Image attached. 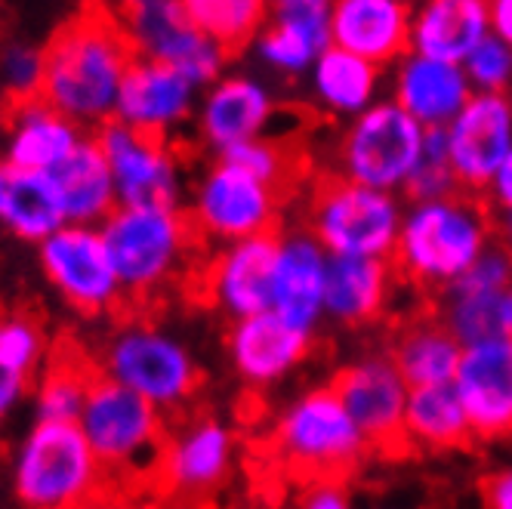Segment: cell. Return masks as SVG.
Instances as JSON below:
<instances>
[{
	"instance_id": "cell-1",
	"label": "cell",
	"mask_w": 512,
	"mask_h": 509,
	"mask_svg": "<svg viewBox=\"0 0 512 509\" xmlns=\"http://www.w3.org/2000/svg\"><path fill=\"white\" fill-rule=\"evenodd\" d=\"M127 34L108 10L65 22L44 50L41 99L81 130L115 121L118 96L133 65Z\"/></svg>"
},
{
	"instance_id": "cell-2",
	"label": "cell",
	"mask_w": 512,
	"mask_h": 509,
	"mask_svg": "<svg viewBox=\"0 0 512 509\" xmlns=\"http://www.w3.org/2000/svg\"><path fill=\"white\" fill-rule=\"evenodd\" d=\"M494 244V216L479 195L457 192L438 201H414L395 241L398 278L445 294Z\"/></svg>"
},
{
	"instance_id": "cell-3",
	"label": "cell",
	"mask_w": 512,
	"mask_h": 509,
	"mask_svg": "<svg viewBox=\"0 0 512 509\" xmlns=\"http://www.w3.org/2000/svg\"><path fill=\"white\" fill-rule=\"evenodd\" d=\"M278 460L312 479H349L374 451L361 435L334 386H312L287 402L272 429Z\"/></svg>"
},
{
	"instance_id": "cell-4",
	"label": "cell",
	"mask_w": 512,
	"mask_h": 509,
	"mask_svg": "<svg viewBox=\"0 0 512 509\" xmlns=\"http://www.w3.org/2000/svg\"><path fill=\"white\" fill-rule=\"evenodd\" d=\"M105 469L75 423H34L13 457V488L25 509H90Z\"/></svg>"
},
{
	"instance_id": "cell-5",
	"label": "cell",
	"mask_w": 512,
	"mask_h": 509,
	"mask_svg": "<svg viewBox=\"0 0 512 509\" xmlns=\"http://www.w3.org/2000/svg\"><path fill=\"white\" fill-rule=\"evenodd\" d=\"M99 235L124 297H149L189 260L195 226L179 207H118Z\"/></svg>"
},
{
	"instance_id": "cell-6",
	"label": "cell",
	"mask_w": 512,
	"mask_h": 509,
	"mask_svg": "<svg viewBox=\"0 0 512 509\" xmlns=\"http://www.w3.org/2000/svg\"><path fill=\"white\" fill-rule=\"evenodd\" d=\"M405 207L401 195L364 189L331 173L312 192L306 229L327 257L392 260Z\"/></svg>"
},
{
	"instance_id": "cell-7",
	"label": "cell",
	"mask_w": 512,
	"mask_h": 509,
	"mask_svg": "<svg viewBox=\"0 0 512 509\" xmlns=\"http://www.w3.org/2000/svg\"><path fill=\"white\" fill-rule=\"evenodd\" d=\"M102 377L158 411L182 408L201 386V371L186 343L149 321H130L112 334L102 352Z\"/></svg>"
},
{
	"instance_id": "cell-8",
	"label": "cell",
	"mask_w": 512,
	"mask_h": 509,
	"mask_svg": "<svg viewBox=\"0 0 512 509\" xmlns=\"http://www.w3.org/2000/svg\"><path fill=\"white\" fill-rule=\"evenodd\" d=\"M423 139L426 130L386 96L346 124L337 142V176L405 198L423 155Z\"/></svg>"
},
{
	"instance_id": "cell-9",
	"label": "cell",
	"mask_w": 512,
	"mask_h": 509,
	"mask_svg": "<svg viewBox=\"0 0 512 509\" xmlns=\"http://www.w3.org/2000/svg\"><path fill=\"white\" fill-rule=\"evenodd\" d=\"M78 429L102 469L158 472L164 451V420L161 411L136 392L99 374L87 395Z\"/></svg>"
},
{
	"instance_id": "cell-10",
	"label": "cell",
	"mask_w": 512,
	"mask_h": 509,
	"mask_svg": "<svg viewBox=\"0 0 512 509\" xmlns=\"http://www.w3.org/2000/svg\"><path fill=\"white\" fill-rule=\"evenodd\" d=\"M136 59L170 65L198 90L223 78L229 53L189 19L182 0H136L118 16Z\"/></svg>"
},
{
	"instance_id": "cell-11",
	"label": "cell",
	"mask_w": 512,
	"mask_h": 509,
	"mask_svg": "<svg viewBox=\"0 0 512 509\" xmlns=\"http://www.w3.org/2000/svg\"><path fill=\"white\" fill-rule=\"evenodd\" d=\"M281 210V189L250 176L232 161L216 158L192 192L189 220L195 232L219 244L272 235Z\"/></svg>"
},
{
	"instance_id": "cell-12",
	"label": "cell",
	"mask_w": 512,
	"mask_h": 509,
	"mask_svg": "<svg viewBox=\"0 0 512 509\" xmlns=\"http://www.w3.org/2000/svg\"><path fill=\"white\" fill-rule=\"evenodd\" d=\"M38 257L56 294L84 315H102L124 300L99 229L62 226L38 244Z\"/></svg>"
},
{
	"instance_id": "cell-13",
	"label": "cell",
	"mask_w": 512,
	"mask_h": 509,
	"mask_svg": "<svg viewBox=\"0 0 512 509\" xmlns=\"http://www.w3.org/2000/svg\"><path fill=\"white\" fill-rule=\"evenodd\" d=\"M334 392L374 451H398L411 386L398 374L389 352H368L334 377Z\"/></svg>"
},
{
	"instance_id": "cell-14",
	"label": "cell",
	"mask_w": 512,
	"mask_h": 509,
	"mask_svg": "<svg viewBox=\"0 0 512 509\" xmlns=\"http://www.w3.org/2000/svg\"><path fill=\"white\" fill-rule=\"evenodd\" d=\"M96 142L112 170L118 207H179L182 170L164 139L112 121L96 130Z\"/></svg>"
},
{
	"instance_id": "cell-15",
	"label": "cell",
	"mask_w": 512,
	"mask_h": 509,
	"mask_svg": "<svg viewBox=\"0 0 512 509\" xmlns=\"http://www.w3.org/2000/svg\"><path fill=\"white\" fill-rule=\"evenodd\" d=\"M445 139L460 192L482 198L491 176L512 152V96L472 93L445 127Z\"/></svg>"
},
{
	"instance_id": "cell-16",
	"label": "cell",
	"mask_w": 512,
	"mask_h": 509,
	"mask_svg": "<svg viewBox=\"0 0 512 509\" xmlns=\"http://www.w3.org/2000/svg\"><path fill=\"white\" fill-rule=\"evenodd\" d=\"M454 392L479 442L512 435V337H491L463 349Z\"/></svg>"
},
{
	"instance_id": "cell-17",
	"label": "cell",
	"mask_w": 512,
	"mask_h": 509,
	"mask_svg": "<svg viewBox=\"0 0 512 509\" xmlns=\"http://www.w3.org/2000/svg\"><path fill=\"white\" fill-rule=\"evenodd\" d=\"M278 232L223 244L207 266L210 303L235 321L272 312Z\"/></svg>"
},
{
	"instance_id": "cell-18",
	"label": "cell",
	"mask_w": 512,
	"mask_h": 509,
	"mask_svg": "<svg viewBox=\"0 0 512 509\" xmlns=\"http://www.w3.org/2000/svg\"><path fill=\"white\" fill-rule=\"evenodd\" d=\"M198 133L216 158L244 142L263 139L275 118V96L253 75H223L198 99Z\"/></svg>"
},
{
	"instance_id": "cell-19",
	"label": "cell",
	"mask_w": 512,
	"mask_h": 509,
	"mask_svg": "<svg viewBox=\"0 0 512 509\" xmlns=\"http://www.w3.org/2000/svg\"><path fill=\"white\" fill-rule=\"evenodd\" d=\"M235 463V432L216 417H195L164 442L158 479L179 497H204L226 482Z\"/></svg>"
},
{
	"instance_id": "cell-20",
	"label": "cell",
	"mask_w": 512,
	"mask_h": 509,
	"mask_svg": "<svg viewBox=\"0 0 512 509\" xmlns=\"http://www.w3.org/2000/svg\"><path fill=\"white\" fill-rule=\"evenodd\" d=\"M195 112L198 87L186 75H179L170 65L133 59L115 108L118 124L164 139L170 130L186 124Z\"/></svg>"
},
{
	"instance_id": "cell-21",
	"label": "cell",
	"mask_w": 512,
	"mask_h": 509,
	"mask_svg": "<svg viewBox=\"0 0 512 509\" xmlns=\"http://www.w3.org/2000/svg\"><path fill=\"white\" fill-rule=\"evenodd\" d=\"M386 84L389 99L423 130H445L472 96L463 65L417 53H405L392 68H386Z\"/></svg>"
},
{
	"instance_id": "cell-22",
	"label": "cell",
	"mask_w": 512,
	"mask_h": 509,
	"mask_svg": "<svg viewBox=\"0 0 512 509\" xmlns=\"http://www.w3.org/2000/svg\"><path fill=\"white\" fill-rule=\"evenodd\" d=\"M327 250L309 229H290L278 235V263L272 287V312L290 327L315 337L324 321V281Z\"/></svg>"
},
{
	"instance_id": "cell-23",
	"label": "cell",
	"mask_w": 512,
	"mask_h": 509,
	"mask_svg": "<svg viewBox=\"0 0 512 509\" xmlns=\"http://www.w3.org/2000/svg\"><path fill=\"white\" fill-rule=\"evenodd\" d=\"M312 340L315 337L290 327L275 312H263L235 321L226 346L238 377L250 386L266 389L281 383L303 365L312 349Z\"/></svg>"
},
{
	"instance_id": "cell-24",
	"label": "cell",
	"mask_w": 512,
	"mask_h": 509,
	"mask_svg": "<svg viewBox=\"0 0 512 509\" xmlns=\"http://www.w3.org/2000/svg\"><path fill=\"white\" fill-rule=\"evenodd\" d=\"M331 34L334 47L386 71L408 53L411 4L405 0H334Z\"/></svg>"
},
{
	"instance_id": "cell-25",
	"label": "cell",
	"mask_w": 512,
	"mask_h": 509,
	"mask_svg": "<svg viewBox=\"0 0 512 509\" xmlns=\"http://www.w3.org/2000/svg\"><path fill=\"white\" fill-rule=\"evenodd\" d=\"M491 34L485 0H423L411 7L408 53L463 65Z\"/></svg>"
},
{
	"instance_id": "cell-26",
	"label": "cell",
	"mask_w": 512,
	"mask_h": 509,
	"mask_svg": "<svg viewBox=\"0 0 512 509\" xmlns=\"http://www.w3.org/2000/svg\"><path fill=\"white\" fill-rule=\"evenodd\" d=\"M50 183L65 226L99 229L118 210L115 179L96 136H84L78 149L50 173Z\"/></svg>"
},
{
	"instance_id": "cell-27",
	"label": "cell",
	"mask_w": 512,
	"mask_h": 509,
	"mask_svg": "<svg viewBox=\"0 0 512 509\" xmlns=\"http://www.w3.org/2000/svg\"><path fill=\"white\" fill-rule=\"evenodd\" d=\"M392 260L331 257L324 281V318L346 327H364L389 309L395 290Z\"/></svg>"
},
{
	"instance_id": "cell-28",
	"label": "cell",
	"mask_w": 512,
	"mask_h": 509,
	"mask_svg": "<svg viewBox=\"0 0 512 509\" xmlns=\"http://www.w3.org/2000/svg\"><path fill=\"white\" fill-rule=\"evenodd\" d=\"M84 130L62 118L41 96L13 102L7 133V164L31 173H53L84 142Z\"/></svg>"
},
{
	"instance_id": "cell-29",
	"label": "cell",
	"mask_w": 512,
	"mask_h": 509,
	"mask_svg": "<svg viewBox=\"0 0 512 509\" xmlns=\"http://www.w3.org/2000/svg\"><path fill=\"white\" fill-rule=\"evenodd\" d=\"M306 78L309 93L321 112H327L331 118H343L349 124L352 118L368 112L374 102L383 99L380 90L386 81V71L331 44L315 59Z\"/></svg>"
},
{
	"instance_id": "cell-30",
	"label": "cell",
	"mask_w": 512,
	"mask_h": 509,
	"mask_svg": "<svg viewBox=\"0 0 512 509\" xmlns=\"http://www.w3.org/2000/svg\"><path fill=\"white\" fill-rule=\"evenodd\" d=\"M389 355L411 389L454 386L463 346L442 321L426 315L401 327Z\"/></svg>"
},
{
	"instance_id": "cell-31",
	"label": "cell",
	"mask_w": 512,
	"mask_h": 509,
	"mask_svg": "<svg viewBox=\"0 0 512 509\" xmlns=\"http://www.w3.org/2000/svg\"><path fill=\"white\" fill-rule=\"evenodd\" d=\"M0 226L31 244L47 241L65 226L47 173L0 164Z\"/></svg>"
},
{
	"instance_id": "cell-32",
	"label": "cell",
	"mask_w": 512,
	"mask_h": 509,
	"mask_svg": "<svg viewBox=\"0 0 512 509\" xmlns=\"http://www.w3.org/2000/svg\"><path fill=\"white\" fill-rule=\"evenodd\" d=\"M401 442H405V448H417L426 454L460 451L469 442H475L469 417L454 386L411 389L405 426H401Z\"/></svg>"
},
{
	"instance_id": "cell-33",
	"label": "cell",
	"mask_w": 512,
	"mask_h": 509,
	"mask_svg": "<svg viewBox=\"0 0 512 509\" xmlns=\"http://www.w3.org/2000/svg\"><path fill=\"white\" fill-rule=\"evenodd\" d=\"M189 19L229 56L256 41L269 7L263 0H182Z\"/></svg>"
},
{
	"instance_id": "cell-34",
	"label": "cell",
	"mask_w": 512,
	"mask_h": 509,
	"mask_svg": "<svg viewBox=\"0 0 512 509\" xmlns=\"http://www.w3.org/2000/svg\"><path fill=\"white\" fill-rule=\"evenodd\" d=\"M96 377L99 374L87 371L84 361L56 358L44 371L38 389H34V414H38V423H75L78 426Z\"/></svg>"
},
{
	"instance_id": "cell-35",
	"label": "cell",
	"mask_w": 512,
	"mask_h": 509,
	"mask_svg": "<svg viewBox=\"0 0 512 509\" xmlns=\"http://www.w3.org/2000/svg\"><path fill=\"white\" fill-rule=\"evenodd\" d=\"M253 53L272 71V75L306 78L315 65V59L324 50L315 41H309L306 34H300L297 28H290L287 22L266 16L263 31L256 34V41H253Z\"/></svg>"
},
{
	"instance_id": "cell-36",
	"label": "cell",
	"mask_w": 512,
	"mask_h": 509,
	"mask_svg": "<svg viewBox=\"0 0 512 509\" xmlns=\"http://www.w3.org/2000/svg\"><path fill=\"white\" fill-rule=\"evenodd\" d=\"M460 186H457V176L451 170V161H448V139H445V130H426V139H423V155H420V164L411 176V183L405 189L408 195V204L414 201H438V198H451L457 195Z\"/></svg>"
},
{
	"instance_id": "cell-37",
	"label": "cell",
	"mask_w": 512,
	"mask_h": 509,
	"mask_svg": "<svg viewBox=\"0 0 512 509\" xmlns=\"http://www.w3.org/2000/svg\"><path fill=\"white\" fill-rule=\"evenodd\" d=\"M44 331L25 312H0V365L31 377L44 358Z\"/></svg>"
},
{
	"instance_id": "cell-38",
	"label": "cell",
	"mask_w": 512,
	"mask_h": 509,
	"mask_svg": "<svg viewBox=\"0 0 512 509\" xmlns=\"http://www.w3.org/2000/svg\"><path fill=\"white\" fill-rule=\"evenodd\" d=\"M466 81L472 93H494V96H512V50L497 41L494 34L475 47L466 62Z\"/></svg>"
},
{
	"instance_id": "cell-39",
	"label": "cell",
	"mask_w": 512,
	"mask_h": 509,
	"mask_svg": "<svg viewBox=\"0 0 512 509\" xmlns=\"http://www.w3.org/2000/svg\"><path fill=\"white\" fill-rule=\"evenodd\" d=\"M223 161L238 164L241 170H247L250 176L263 179V183H269L275 189H284L290 183V173H294V158H290L287 145H281L278 139H269V136L238 145V149L223 155Z\"/></svg>"
},
{
	"instance_id": "cell-40",
	"label": "cell",
	"mask_w": 512,
	"mask_h": 509,
	"mask_svg": "<svg viewBox=\"0 0 512 509\" xmlns=\"http://www.w3.org/2000/svg\"><path fill=\"white\" fill-rule=\"evenodd\" d=\"M0 84L13 102L38 99L44 87V50L28 44H7L0 53Z\"/></svg>"
},
{
	"instance_id": "cell-41",
	"label": "cell",
	"mask_w": 512,
	"mask_h": 509,
	"mask_svg": "<svg viewBox=\"0 0 512 509\" xmlns=\"http://www.w3.org/2000/svg\"><path fill=\"white\" fill-rule=\"evenodd\" d=\"M509 284H512V257L500 244H491L472 263V269L457 281V287L475 290V294H503Z\"/></svg>"
},
{
	"instance_id": "cell-42",
	"label": "cell",
	"mask_w": 512,
	"mask_h": 509,
	"mask_svg": "<svg viewBox=\"0 0 512 509\" xmlns=\"http://www.w3.org/2000/svg\"><path fill=\"white\" fill-rule=\"evenodd\" d=\"M297 509H355L343 479H312L303 485Z\"/></svg>"
},
{
	"instance_id": "cell-43",
	"label": "cell",
	"mask_w": 512,
	"mask_h": 509,
	"mask_svg": "<svg viewBox=\"0 0 512 509\" xmlns=\"http://www.w3.org/2000/svg\"><path fill=\"white\" fill-rule=\"evenodd\" d=\"M482 201L488 204L491 216L500 213H512V152L506 155V161L497 167V173L491 176V183L482 192Z\"/></svg>"
},
{
	"instance_id": "cell-44",
	"label": "cell",
	"mask_w": 512,
	"mask_h": 509,
	"mask_svg": "<svg viewBox=\"0 0 512 509\" xmlns=\"http://www.w3.org/2000/svg\"><path fill=\"white\" fill-rule=\"evenodd\" d=\"M485 509H512V466H503L482 482Z\"/></svg>"
},
{
	"instance_id": "cell-45",
	"label": "cell",
	"mask_w": 512,
	"mask_h": 509,
	"mask_svg": "<svg viewBox=\"0 0 512 509\" xmlns=\"http://www.w3.org/2000/svg\"><path fill=\"white\" fill-rule=\"evenodd\" d=\"M25 389H28V377L0 365V423L16 411V405L25 398Z\"/></svg>"
},
{
	"instance_id": "cell-46",
	"label": "cell",
	"mask_w": 512,
	"mask_h": 509,
	"mask_svg": "<svg viewBox=\"0 0 512 509\" xmlns=\"http://www.w3.org/2000/svg\"><path fill=\"white\" fill-rule=\"evenodd\" d=\"M488 16H491V34L512 50V0H491Z\"/></svg>"
},
{
	"instance_id": "cell-47",
	"label": "cell",
	"mask_w": 512,
	"mask_h": 509,
	"mask_svg": "<svg viewBox=\"0 0 512 509\" xmlns=\"http://www.w3.org/2000/svg\"><path fill=\"white\" fill-rule=\"evenodd\" d=\"M497 334L512 337V284L497 297Z\"/></svg>"
},
{
	"instance_id": "cell-48",
	"label": "cell",
	"mask_w": 512,
	"mask_h": 509,
	"mask_svg": "<svg viewBox=\"0 0 512 509\" xmlns=\"http://www.w3.org/2000/svg\"><path fill=\"white\" fill-rule=\"evenodd\" d=\"M494 244H500L512 257V213L494 216Z\"/></svg>"
}]
</instances>
